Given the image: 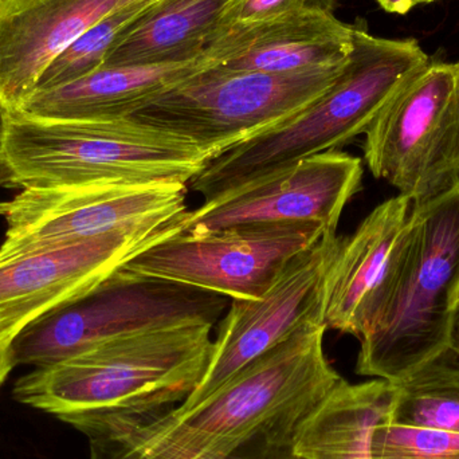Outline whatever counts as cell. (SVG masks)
Here are the masks:
<instances>
[{
    "label": "cell",
    "mask_w": 459,
    "mask_h": 459,
    "mask_svg": "<svg viewBox=\"0 0 459 459\" xmlns=\"http://www.w3.org/2000/svg\"><path fill=\"white\" fill-rule=\"evenodd\" d=\"M455 75H457V88H458V96H459V61L455 62Z\"/></svg>",
    "instance_id": "cell-30"
},
{
    "label": "cell",
    "mask_w": 459,
    "mask_h": 459,
    "mask_svg": "<svg viewBox=\"0 0 459 459\" xmlns=\"http://www.w3.org/2000/svg\"><path fill=\"white\" fill-rule=\"evenodd\" d=\"M453 350L459 353V307L457 313V321H455V339H453Z\"/></svg>",
    "instance_id": "cell-28"
},
{
    "label": "cell",
    "mask_w": 459,
    "mask_h": 459,
    "mask_svg": "<svg viewBox=\"0 0 459 459\" xmlns=\"http://www.w3.org/2000/svg\"><path fill=\"white\" fill-rule=\"evenodd\" d=\"M212 325H183L108 340L16 380L13 398L56 418L142 415L183 403L201 383Z\"/></svg>",
    "instance_id": "cell-3"
},
{
    "label": "cell",
    "mask_w": 459,
    "mask_h": 459,
    "mask_svg": "<svg viewBox=\"0 0 459 459\" xmlns=\"http://www.w3.org/2000/svg\"><path fill=\"white\" fill-rule=\"evenodd\" d=\"M209 64L101 66L66 85L35 91L18 113L42 120H120ZM15 113V112H13Z\"/></svg>",
    "instance_id": "cell-17"
},
{
    "label": "cell",
    "mask_w": 459,
    "mask_h": 459,
    "mask_svg": "<svg viewBox=\"0 0 459 459\" xmlns=\"http://www.w3.org/2000/svg\"><path fill=\"white\" fill-rule=\"evenodd\" d=\"M186 191L180 183L23 188L11 201L0 202V217L7 223L0 261L174 220L187 212Z\"/></svg>",
    "instance_id": "cell-9"
},
{
    "label": "cell",
    "mask_w": 459,
    "mask_h": 459,
    "mask_svg": "<svg viewBox=\"0 0 459 459\" xmlns=\"http://www.w3.org/2000/svg\"><path fill=\"white\" fill-rule=\"evenodd\" d=\"M13 356H11L10 344L0 342V387L4 383L5 377L13 369Z\"/></svg>",
    "instance_id": "cell-26"
},
{
    "label": "cell",
    "mask_w": 459,
    "mask_h": 459,
    "mask_svg": "<svg viewBox=\"0 0 459 459\" xmlns=\"http://www.w3.org/2000/svg\"><path fill=\"white\" fill-rule=\"evenodd\" d=\"M388 422L459 433V353L450 348L396 383Z\"/></svg>",
    "instance_id": "cell-20"
},
{
    "label": "cell",
    "mask_w": 459,
    "mask_h": 459,
    "mask_svg": "<svg viewBox=\"0 0 459 459\" xmlns=\"http://www.w3.org/2000/svg\"><path fill=\"white\" fill-rule=\"evenodd\" d=\"M333 0H234L226 10L221 27L264 21L301 11H333Z\"/></svg>",
    "instance_id": "cell-23"
},
{
    "label": "cell",
    "mask_w": 459,
    "mask_h": 459,
    "mask_svg": "<svg viewBox=\"0 0 459 459\" xmlns=\"http://www.w3.org/2000/svg\"><path fill=\"white\" fill-rule=\"evenodd\" d=\"M412 202L394 196L375 207L353 234L339 237L324 282V324L366 336L382 317L403 269Z\"/></svg>",
    "instance_id": "cell-14"
},
{
    "label": "cell",
    "mask_w": 459,
    "mask_h": 459,
    "mask_svg": "<svg viewBox=\"0 0 459 459\" xmlns=\"http://www.w3.org/2000/svg\"><path fill=\"white\" fill-rule=\"evenodd\" d=\"M3 120H4V112L0 109V152H2ZM2 186H8V180L4 169H3L2 156H0V187H2Z\"/></svg>",
    "instance_id": "cell-27"
},
{
    "label": "cell",
    "mask_w": 459,
    "mask_h": 459,
    "mask_svg": "<svg viewBox=\"0 0 459 459\" xmlns=\"http://www.w3.org/2000/svg\"><path fill=\"white\" fill-rule=\"evenodd\" d=\"M375 2L387 13H399V15L410 13L418 4V0H375Z\"/></svg>",
    "instance_id": "cell-25"
},
{
    "label": "cell",
    "mask_w": 459,
    "mask_h": 459,
    "mask_svg": "<svg viewBox=\"0 0 459 459\" xmlns=\"http://www.w3.org/2000/svg\"><path fill=\"white\" fill-rule=\"evenodd\" d=\"M336 235H324L294 256L272 288L256 299H231L206 372L185 406L222 387L251 361L291 336L304 324L324 320V282L336 247Z\"/></svg>",
    "instance_id": "cell-13"
},
{
    "label": "cell",
    "mask_w": 459,
    "mask_h": 459,
    "mask_svg": "<svg viewBox=\"0 0 459 459\" xmlns=\"http://www.w3.org/2000/svg\"><path fill=\"white\" fill-rule=\"evenodd\" d=\"M344 64L288 74L207 64L131 117L182 136L212 161L312 104Z\"/></svg>",
    "instance_id": "cell-7"
},
{
    "label": "cell",
    "mask_w": 459,
    "mask_h": 459,
    "mask_svg": "<svg viewBox=\"0 0 459 459\" xmlns=\"http://www.w3.org/2000/svg\"><path fill=\"white\" fill-rule=\"evenodd\" d=\"M324 235L331 234L310 223L242 226L206 234L179 232L124 266L228 299H256L272 288L294 256Z\"/></svg>",
    "instance_id": "cell-10"
},
{
    "label": "cell",
    "mask_w": 459,
    "mask_h": 459,
    "mask_svg": "<svg viewBox=\"0 0 459 459\" xmlns=\"http://www.w3.org/2000/svg\"><path fill=\"white\" fill-rule=\"evenodd\" d=\"M415 38L375 37L353 24V48L334 82L280 126L210 161L190 183L206 201L366 134L385 105L430 64Z\"/></svg>",
    "instance_id": "cell-2"
},
{
    "label": "cell",
    "mask_w": 459,
    "mask_h": 459,
    "mask_svg": "<svg viewBox=\"0 0 459 459\" xmlns=\"http://www.w3.org/2000/svg\"><path fill=\"white\" fill-rule=\"evenodd\" d=\"M372 459H459V433L385 422L375 430Z\"/></svg>",
    "instance_id": "cell-22"
},
{
    "label": "cell",
    "mask_w": 459,
    "mask_h": 459,
    "mask_svg": "<svg viewBox=\"0 0 459 459\" xmlns=\"http://www.w3.org/2000/svg\"><path fill=\"white\" fill-rule=\"evenodd\" d=\"M296 431L259 437L228 455H207L198 459H299L293 452Z\"/></svg>",
    "instance_id": "cell-24"
},
{
    "label": "cell",
    "mask_w": 459,
    "mask_h": 459,
    "mask_svg": "<svg viewBox=\"0 0 459 459\" xmlns=\"http://www.w3.org/2000/svg\"><path fill=\"white\" fill-rule=\"evenodd\" d=\"M455 307H459V283H458V286H457V290H455Z\"/></svg>",
    "instance_id": "cell-29"
},
{
    "label": "cell",
    "mask_w": 459,
    "mask_h": 459,
    "mask_svg": "<svg viewBox=\"0 0 459 459\" xmlns=\"http://www.w3.org/2000/svg\"><path fill=\"white\" fill-rule=\"evenodd\" d=\"M458 283L459 182L412 204L403 269L382 317L360 339L356 374L396 385L453 348Z\"/></svg>",
    "instance_id": "cell-5"
},
{
    "label": "cell",
    "mask_w": 459,
    "mask_h": 459,
    "mask_svg": "<svg viewBox=\"0 0 459 459\" xmlns=\"http://www.w3.org/2000/svg\"><path fill=\"white\" fill-rule=\"evenodd\" d=\"M396 385L372 379H342L297 429L293 452L299 459H372V438L388 422Z\"/></svg>",
    "instance_id": "cell-18"
},
{
    "label": "cell",
    "mask_w": 459,
    "mask_h": 459,
    "mask_svg": "<svg viewBox=\"0 0 459 459\" xmlns=\"http://www.w3.org/2000/svg\"><path fill=\"white\" fill-rule=\"evenodd\" d=\"M323 320L304 324L196 403L150 414L59 418L88 438L91 459L228 455L259 437L296 431L342 382L324 350Z\"/></svg>",
    "instance_id": "cell-1"
},
{
    "label": "cell",
    "mask_w": 459,
    "mask_h": 459,
    "mask_svg": "<svg viewBox=\"0 0 459 459\" xmlns=\"http://www.w3.org/2000/svg\"><path fill=\"white\" fill-rule=\"evenodd\" d=\"M228 297L120 267L32 321L10 342L13 366H50L108 340L183 325L214 326Z\"/></svg>",
    "instance_id": "cell-6"
},
{
    "label": "cell",
    "mask_w": 459,
    "mask_h": 459,
    "mask_svg": "<svg viewBox=\"0 0 459 459\" xmlns=\"http://www.w3.org/2000/svg\"><path fill=\"white\" fill-rule=\"evenodd\" d=\"M437 2V0H418V4H422V3H433Z\"/></svg>",
    "instance_id": "cell-31"
},
{
    "label": "cell",
    "mask_w": 459,
    "mask_h": 459,
    "mask_svg": "<svg viewBox=\"0 0 459 459\" xmlns=\"http://www.w3.org/2000/svg\"><path fill=\"white\" fill-rule=\"evenodd\" d=\"M352 48L353 24L315 10L221 27L204 56L225 69L288 74L339 66Z\"/></svg>",
    "instance_id": "cell-15"
},
{
    "label": "cell",
    "mask_w": 459,
    "mask_h": 459,
    "mask_svg": "<svg viewBox=\"0 0 459 459\" xmlns=\"http://www.w3.org/2000/svg\"><path fill=\"white\" fill-rule=\"evenodd\" d=\"M364 160L412 204L459 182V96L455 64L430 62L366 131Z\"/></svg>",
    "instance_id": "cell-8"
},
{
    "label": "cell",
    "mask_w": 459,
    "mask_h": 459,
    "mask_svg": "<svg viewBox=\"0 0 459 459\" xmlns=\"http://www.w3.org/2000/svg\"><path fill=\"white\" fill-rule=\"evenodd\" d=\"M134 0H0V109L18 112L51 62Z\"/></svg>",
    "instance_id": "cell-16"
},
{
    "label": "cell",
    "mask_w": 459,
    "mask_h": 459,
    "mask_svg": "<svg viewBox=\"0 0 459 459\" xmlns=\"http://www.w3.org/2000/svg\"><path fill=\"white\" fill-rule=\"evenodd\" d=\"M185 214L0 261V342L10 344L40 316L82 296L151 246L185 232Z\"/></svg>",
    "instance_id": "cell-11"
},
{
    "label": "cell",
    "mask_w": 459,
    "mask_h": 459,
    "mask_svg": "<svg viewBox=\"0 0 459 459\" xmlns=\"http://www.w3.org/2000/svg\"><path fill=\"white\" fill-rule=\"evenodd\" d=\"M155 2L134 0L105 16L51 62L35 91L66 85L96 72L120 35Z\"/></svg>",
    "instance_id": "cell-21"
},
{
    "label": "cell",
    "mask_w": 459,
    "mask_h": 459,
    "mask_svg": "<svg viewBox=\"0 0 459 459\" xmlns=\"http://www.w3.org/2000/svg\"><path fill=\"white\" fill-rule=\"evenodd\" d=\"M2 164L8 186L158 183L190 185L210 159L182 136L142 123L120 120H42L4 113Z\"/></svg>",
    "instance_id": "cell-4"
},
{
    "label": "cell",
    "mask_w": 459,
    "mask_h": 459,
    "mask_svg": "<svg viewBox=\"0 0 459 459\" xmlns=\"http://www.w3.org/2000/svg\"><path fill=\"white\" fill-rule=\"evenodd\" d=\"M363 175V160L342 151L309 156L187 210L185 232L310 223L334 235Z\"/></svg>",
    "instance_id": "cell-12"
},
{
    "label": "cell",
    "mask_w": 459,
    "mask_h": 459,
    "mask_svg": "<svg viewBox=\"0 0 459 459\" xmlns=\"http://www.w3.org/2000/svg\"><path fill=\"white\" fill-rule=\"evenodd\" d=\"M234 0H156L110 48L102 66L169 65L204 58Z\"/></svg>",
    "instance_id": "cell-19"
}]
</instances>
